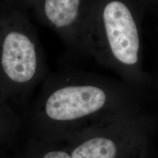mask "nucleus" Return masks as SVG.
<instances>
[{"label":"nucleus","mask_w":158,"mask_h":158,"mask_svg":"<svg viewBox=\"0 0 158 158\" xmlns=\"http://www.w3.org/2000/svg\"><path fill=\"white\" fill-rule=\"evenodd\" d=\"M95 81L76 76L56 77L45 81L29 112V137L56 143L67 125L100 112L107 94Z\"/></svg>","instance_id":"nucleus-1"},{"label":"nucleus","mask_w":158,"mask_h":158,"mask_svg":"<svg viewBox=\"0 0 158 158\" xmlns=\"http://www.w3.org/2000/svg\"><path fill=\"white\" fill-rule=\"evenodd\" d=\"M45 70L40 43L29 18L16 10L0 12V87L12 106L29 96Z\"/></svg>","instance_id":"nucleus-2"},{"label":"nucleus","mask_w":158,"mask_h":158,"mask_svg":"<svg viewBox=\"0 0 158 158\" xmlns=\"http://www.w3.org/2000/svg\"><path fill=\"white\" fill-rule=\"evenodd\" d=\"M78 45L98 58L111 56L124 68L138 64L141 39L130 6L124 0H102L84 9Z\"/></svg>","instance_id":"nucleus-3"},{"label":"nucleus","mask_w":158,"mask_h":158,"mask_svg":"<svg viewBox=\"0 0 158 158\" xmlns=\"http://www.w3.org/2000/svg\"><path fill=\"white\" fill-rule=\"evenodd\" d=\"M42 21L63 38L78 45L83 0H31Z\"/></svg>","instance_id":"nucleus-4"},{"label":"nucleus","mask_w":158,"mask_h":158,"mask_svg":"<svg viewBox=\"0 0 158 158\" xmlns=\"http://www.w3.org/2000/svg\"><path fill=\"white\" fill-rule=\"evenodd\" d=\"M22 125L21 117L0 87V152L13 145Z\"/></svg>","instance_id":"nucleus-5"},{"label":"nucleus","mask_w":158,"mask_h":158,"mask_svg":"<svg viewBox=\"0 0 158 158\" xmlns=\"http://www.w3.org/2000/svg\"><path fill=\"white\" fill-rule=\"evenodd\" d=\"M116 154L115 143L100 136L86 138L70 152L72 158H115Z\"/></svg>","instance_id":"nucleus-6"},{"label":"nucleus","mask_w":158,"mask_h":158,"mask_svg":"<svg viewBox=\"0 0 158 158\" xmlns=\"http://www.w3.org/2000/svg\"><path fill=\"white\" fill-rule=\"evenodd\" d=\"M12 158H72L70 153L59 149L55 142L29 137L19 154Z\"/></svg>","instance_id":"nucleus-7"},{"label":"nucleus","mask_w":158,"mask_h":158,"mask_svg":"<svg viewBox=\"0 0 158 158\" xmlns=\"http://www.w3.org/2000/svg\"><path fill=\"white\" fill-rule=\"evenodd\" d=\"M148 2H150L152 3H155V4H158V0H147Z\"/></svg>","instance_id":"nucleus-8"}]
</instances>
